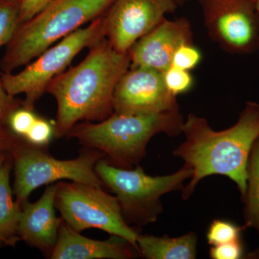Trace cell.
Returning <instances> with one entry per match:
<instances>
[{
	"label": "cell",
	"instance_id": "1",
	"mask_svg": "<svg viewBox=\"0 0 259 259\" xmlns=\"http://www.w3.org/2000/svg\"><path fill=\"white\" fill-rule=\"evenodd\" d=\"M185 141L173 151L193 170L190 182L182 190V199L193 194L201 180L213 175L228 177L244 197L247 166L252 146L259 136V104L247 102L236 123L216 131L204 117L189 114L185 120Z\"/></svg>",
	"mask_w": 259,
	"mask_h": 259
},
{
	"label": "cell",
	"instance_id": "2",
	"mask_svg": "<svg viewBox=\"0 0 259 259\" xmlns=\"http://www.w3.org/2000/svg\"><path fill=\"white\" fill-rule=\"evenodd\" d=\"M130 66L128 53L117 52L105 37L81 63L51 80L47 93L57 103L54 136H67L80 121L99 122L111 115L116 86Z\"/></svg>",
	"mask_w": 259,
	"mask_h": 259
},
{
	"label": "cell",
	"instance_id": "3",
	"mask_svg": "<svg viewBox=\"0 0 259 259\" xmlns=\"http://www.w3.org/2000/svg\"><path fill=\"white\" fill-rule=\"evenodd\" d=\"M185 119L180 110L153 115H129L114 112L96 123L84 121L76 124L68 134L90 149L105 155L114 166L132 168L146 153L153 136L164 134L169 137L183 133Z\"/></svg>",
	"mask_w": 259,
	"mask_h": 259
},
{
	"label": "cell",
	"instance_id": "4",
	"mask_svg": "<svg viewBox=\"0 0 259 259\" xmlns=\"http://www.w3.org/2000/svg\"><path fill=\"white\" fill-rule=\"evenodd\" d=\"M114 0H54L20 24L1 62L5 73L36 59L54 42L103 16Z\"/></svg>",
	"mask_w": 259,
	"mask_h": 259
},
{
	"label": "cell",
	"instance_id": "5",
	"mask_svg": "<svg viewBox=\"0 0 259 259\" xmlns=\"http://www.w3.org/2000/svg\"><path fill=\"white\" fill-rule=\"evenodd\" d=\"M95 171L115 194L126 223L139 227L156 222L163 212L162 196L182 191L185 181L193 175L192 168L185 164L171 175L150 176L141 166L120 168L104 158L97 162Z\"/></svg>",
	"mask_w": 259,
	"mask_h": 259
},
{
	"label": "cell",
	"instance_id": "6",
	"mask_svg": "<svg viewBox=\"0 0 259 259\" xmlns=\"http://www.w3.org/2000/svg\"><path fill=\"white\" fill-rule=\"evenodd\" d=\"M11 154L15 166L13 192L21 207L38 187L63 180L103 187L95 166L105 155L97 150L90 149L73 159L60 160L20 140Z\"/></svg>",
	"mask_w": 259,
	"mask_h": 259
},
{
	"label": "cell",
	"instance_id": "7",
	"mask_svg": "<svg viewBox=\"0 0 259 259\" xmlns=\"http://www.w3.org/2000/svg\"><path fill=\"white\" fill-rule=\"evenodd\" d=\"M105 37V20L102 16L48 49L18 74L4 73L1 80L5 90L12 97L25 95L23 107L33 110L35 103L47 93L51 80L64 72L83 49H90Z\"/></svg>",
	"mask_w": 259,
	"mask_h": 259
},
{
	"label": "cell",
	"instance_id": "8",
	"mask_svg": "<svg viewBox=\"0 0 259 259\" xmlns=\"http://www.w3.org/2000/svg\"><path fill=\"white\" fill-rule=\"evenodd\" d=\"M55 207L63 221L75 231L102 230L125 238L139 250L140 233L126 223L117 197L107 193L102 187L75 182H57Z\"/></svg>",
	"mask_w": 259,
	"mask_h": 259
},
{
	"label": "cell",
	"instance_id": "9",
	"mask_svg": "<svg viewBox=\"0 0 259 259\" xmlns=\"http://www.w3.org/2000/svg\"><path fill=\"white\" fill-rule=\"evenodd\" d=\"M209 37L231 54L259 49V15L253 0H197Z\"/></svg>",
	"mask_w": 259,
	"mask_h": 259
},
{
	"label": "cell",
	"instance_id": "10",
	"mask_svg": "<svg viewBox=\"0 0 259 259\" xmlns=\"http://www.w3.org/2000/svg\"><path fill=\"white\" fill-rule=\"evenodd\" d=\"M178 7L175 0H114L103 15L105 37L117 52L127 54Z\"/></svg>",
	"mask_w": 259,
	"mask_h": 259
},
{
	"label": "cell",
	"instance_id": "11",
	"mask_svg": "<svg viewBox=\"0 0 259 259\" xmlns=\"http://www.w3.org/2000/svg\"><path fill=\"white\" fill-rule=\"evenodd\" d=\"M180 110L177 97L167 90L163 73L144 67L130 68L116 86L114 112L153 115Z\"/></svg>",
	"mask_w": 259,
	"mask_h": 259
},
{
	"label": "cell",
	"instance_id": "12",
	"mask_svg": "<svg viewBox=\"0 0 259 259\" xmlns=\"http://www.w3.org/2000/svg\"><path fill=\"white\" fill-rule=\"evenodd\" d=\"M185 44H193L190 22L185 18H165L131 48L130 68H148L163 73L171 66L178 48Z\"/></svg>",
	"mask_w": 259,
	"mask_h": 259
},
{
	"label": "cell",
	"instance_id": "13",
	"mask_svg": "<svg viewBox=\"0 0 259 259\" xmlns=\"http://www.w3.org/2000/svg\"><path fill=\"white\" fill-rule=\"evenodd\" d=\"M57 182L48 186L38 200L22 205L19 236L28 244L51 255L57 242L63 220L56 214Z\"/></svg>",
	"mask_w": 259,
	"mask_h": 259
},
{
	"label": "cell",
	"instance_id": "14",
	"mask_svg": "<svg viewBox=\"0 0 259 259\" xmlns=\"http://www.w3.org/2000/svg\"><path fill=\"white\" fill-rule=\"evenodd\" d=\"M50 256L52 259H132L141 255L139 250L122 237L111 235L105 241L91 239L62 221Z\"/></svg>",
	"mask_w": 259,
	"mask_h": 259
},
{
	"label": "cell",
	"instance_id": "15",
	"mask_svg": "<svg viewBox=\"0 0 259 259\" xmlns=\"http://www.w3.org/2000/svg\"><path fill=\"white\" fill-rule=\"evenodd\" d=\"M137 245L141 256L147 259H194L197 258V233L190 232L176 238L140 233Z\"/></svg>",
	"mask_w": 259,
	"mask_h": 259
},
{
	"label": "cell",
	"instance_id": "16",
	"mask_svg": "<svg viewBox=\"0 0 259 259\" xmlns=\"http://www.w3.org/2000/svg\"><path fill=\"white\" fill-rule=\"evenodd\" d=\"M13 157L9 158L0 173V245L15 246L20 240L19 224L22 207L13 199L10 186Z\"/></svg>",
	"mask_w": 259,
	"mask_h": 259
},
{
	"label": "cell",
	"instance_id": "17",
	"mask_svg": "<svg viewBox=\"0 0 259 259\" xmlns=\"http://www.w3.org/2000/svg\"><path fill=\"white\" fill-rule=\"evenodd\" d=\"M243 228H253L259 235V136L252 146L247 166V187L242 198Z\"/></svg>",
	"mask_w": 259,
	"mask_h": 259
},
{
	"label": "cell",
	"instance_id": "18",
	"mask_svg": "<svg viewBox=\"0 0 259 259\" xmlns=\"http://www.w3.org/2000/svg\"><path fill=\"white\" fill-rule=\"evenodd\" d=\"M19 25V3L0 0V47L9 44Z\"/></svg>",
	"mask_w": 259,
	"mask_h": 259
},
{
	"label": "cell",
	"instance_id": "19",
	"mask_svg": "<svg viewBox=\"0 0 259 259\" xmlns=\"http://www.w3.org/2000/svg\"><path fill=\"white\" fill-rule=\"evenodd\" d=\"M244 228L224 220H214L207 232L209 245H218L241 240V232Z\"/></svg>",
	"mask_w": 259,
	"mask_h": 259
},
{
	"label": "cell",
	"instance_id": "20",
	"mask_svg": "<svg viewBox=\"0 0 259 259\" xmlns=\"http://www.w3.org/2000/svg\"><path fill=\"white\" fill-rule=\"evenodd\" d=\"M163 78L167 90L176 97L190 91L194 85V78L190 71L173 66L163 71Z\"/></svg>",
	"mask_w": 259,
	"mask_h": 259
},
{
	"label": "cell",
	"instance_id": "21",
	"mask_svg": "<svg viewBox=\"0 0 259 259\" xmlns=\"http://www.w3.org/2000/svg\"><path fill=\"white\" fill-rule=\"evenodd\" d=\"M202 60V54L193 44H185L178 48L174 54L171 66L190 71L195 69Z\"/></svg>",
	"mask_w": 259,
	"mask_h": 259
},
{
	"label": "cell",
	"instance_id": "22",
	"mask_svg": "<svg viewBox=\"0 0 259 259\" xmlns=\"http://www.w3.org/2000/svg\"><path fill=\"white\" fill-rule=\"evenodd\" d=\"M55 134L54 123L37 117L24 139L32 146L42 148L49 144Z\"/></svg>",
	"mask_w": 259,
	"mask_h": 259
},
{
	"label": "cell",
	"instance_id": "23",
	"mask_svg": "<svg viewBox=\"0 0 259 259\" xmlns=\"http://www.w3.org/2000/svg\"><path fill=\"white\" fill-rule=\"evenodd\" d=\"M36 118L37 116L32 110L23 107V109H17L13 112L8 120V123L15 135L25 138Z\"/></svg>",
	"mask_w": 259,
	"mask_h": 259
},
{
	"label": "cell",
	"instance_id": "24",
	"mask_svg": "<svg viewBox=\"0 0 259 259\" xmlns=\"http://www.w3.org/2000/svg\"><path fill=\"white\" fill-rule=\"evenodd\" d=\"M243 253L241 240L213 245L209 250V255L212 259H239L243 258Z\"/></svg>",
	"mask_w": 259,
	"mask_h": 259
},
{
	"label": "cell",
	"instance_id": "25",
	"mask_svg": "<svg viewBox=\"0 0 259 259\" xmlns=\"http://www.w3.org/2000/svg\"><path fill=\"white\" fill-rule=\"evenodd\" d=\"M54 0H20L19 3V22L28 21L40 13Z\"/></svg>",
	"mask_w": 259,
	"mask_h": 259
},
{
	"label": "cell",
	"instance_id": "26",
	"mask_svg": "<svg viewBox=\"0 0 259 259\" xmlns=\"http://www.w3.org/2000/svg\"><path fill=\"white\" fill-rule=\"evenodd\" d=\"M19 102L15 97L10 96L3 87L0 78V124L8 122L10 115L19 107Z\"/></svg>",
	"mask_w": 259,
	"mask_h": 259
},
{
	"label": "cell",
	"instance_id": "27",
	"mask_svg": "<svg viewBox=\"0 0 259 259\" xmlns=\"http://www.w3.org/2000/svg\"><path fill=\"white\" fill-rule=\"evenodd\" d=\"M19 141L20 139L10 134L3 127V125L0 124V151L11 153Z\"/></svg>",
	"mask_w": 259,
	"mask_h": 259
},
{
	"label": "cell",
	"instance_id": "28",
	"mask_svg": "<svg viewBox=\"0 0 259 259\" xmlns=\"http://www.w3.org/2000/svg\"><path fill=\"white\" fill-rule=\"evenodd\" d=\"M10 157H11V153L0 151V173H1L5 163Z\"/></svg>",
	"mask_w": 259,
	"mask_h": 259
},
{
	"label": "cell",
	"instance_id": "29",
	"mask_svg": "<svg viewBox=\"0 0 259 259\" xmlns=\"http://www.w3.org/2000/svg\"><path fill=\"white\" fill-rule=\"evenodd\" d=\"M254 7L259 15V0H254Z\"/></svg>",
	"mask_w": 259,
	"mask_h": 259
},
{
	"label": "cell",
	"instance_id": "30",
	"mask_svg": "<svg viewBox=\"0 0 259 259\" xmlns=\"http://www.w3.org/2000/svg\"><path fill=\"white\" fill-rule=\"evenodd\" d=\"M175 1L177 2L179 6H181V5L185 4V3H187V2L190 1V0H175Z\"/></svg>",
	"mask_w": 259,
	"mask_h": 259
},
{
	"label": "cell",
	"instance_id": "31",
	"mask_svg": "<svg viewBox=\"0 0 259 259\" xmlns=\"http://www.w3.org/2000/svg\"><path fill=\"white\" fill-rule=\"evenodd\" d=\"M8 1L18 2V3H20V0H8Z\"/></svg>",
	"mask_w": 259,
	"mask_h": 259
},
{
	"label": "cell",
	"instance_id": "32",
	"mask_svg": "<svg viewBox=\"0 0 259 259\" xmlns=\"http://www.w3.org/2000/svg\"><path fill=\"white\" fill-rule=\"evenodd\" d=\"M253 1H254V0H253Z\"/></svg>",
	"mask_w": 259,
	"mask_h": 259
}]
</instances>
